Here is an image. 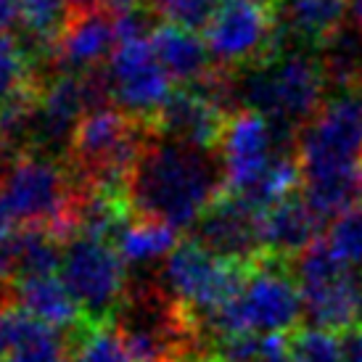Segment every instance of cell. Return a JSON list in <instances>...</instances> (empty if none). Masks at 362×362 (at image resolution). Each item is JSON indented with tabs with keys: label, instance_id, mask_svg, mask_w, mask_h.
Returning <instances> with one entry per match:
<instances>
[{
	"label": "cell",
	"instance_id": "cell-1",
	"mask_svg": "<svg viewBox=\"0 0 362 362\" xmlns=\"http://www.w3.org/2000/svg\"><path fill=\"white\" fill-rule=\"evenodd\" d=\"M225 193L220 153L153 130L127 172L124 196L132 217L193 230Z\"/></svg>",
	"mask_w": 362,
	"mask_h": 362
},
{
	"label": "cell",
	"instance_id": "cell-2",
	"mask_svg": "<svg viewBox=\"0 0 362 362\" xmlns=\"http://www.w3.org/2000/svg\"><path fill=\"white\" fill-rule=\"evenodd\" d=\"M302 196L322 220L339 217L362 193V85L322 101L296 132Z\"/></svg>",
	"mask_w": 362,
	"mask_h": 362
},
{
	"label": "cell",
	"instance_id": "cell-3",
	"mask_svg": "<svg viewBox=\"0 0 362 362\" xmlns=\"http://www.w3.org/2000/svg\"><path fill=\"white\" fill-rule=\"evenodd\" d=\"M304 315L293 259L262 252L249 264L241 291L206 317H196L202 336H288Z\"/></svg>",
	"mask_w": 362,
	"mask_h": 362
},
{
	"label": "cell",
	"instance_id": "cell-4",
	"mask_svg": "<svg viewBox=\"0 0 362 362\" xmlns=\"http://www.w3.org/2000/svg\"><path fill=\"white\" fill-rule=\"evenodd\" d=\"M325 85L322 61L304 48H283L259 66H249L241 74L235 71V95L241 109L259 111L288 130H302L317 114Z\"/></svg>",
	"mask_w": 362,
	"mask_h": 362
},
{
	"label": "cell",
	"instance_id": "cell-5",
	"mask_svg": "<svg viewBox=\"0 0 362 362\" xmlns=\"http://www.w3.org/2000/svg\"><path fill=\"white\" fill-rule=\"evenodd\" d=\"M77 182L56 156L27 151L3 164L0 196L8 204L13 220L21 228H48L66 243L77 235L74 220Z\"/></svg>",
	"mask_w": 362,
	"mask_h": 362
},
{
	"label": "cell",
	"instance_id": "cell-6",
	"mask_svg": "<svg viewBox=\"0 0 362 362\" xmlns=\"http://www.w3.org/2000/svg\"><path fill=\"white\" fill-rule=\"evenodd\" d=\"M293 272L302 288L304 317L315 328L341 333L362 322V270L346 267L325 238H315L296 257Z\"/></svg>",
	"mask_w": 362,
	"mask_h": 362
},
{
	"label": "cell",
	"instance_id": "cell-7",
	"mask_svg": "<svg viewBox=\"0 0 362 362\" xmlns=\"http://www.w3.org/2000/svg\"><path fill=\"white\" fill-rule=\"evenodd\" d=\"M204 40L214 66L243 71L275 59L286 48V32L278 21V8L257 0H222Z\"/></svg>",
	"mask_w": 362,
	"mask_h": 362
},
{
	"label": "cell",
	"instance_id": "cell-8",
	"mask_svg": "<svg viewBox=\"0 0 362 362\" xmlns=\"http://www.w3.org/2000/svg\"><path fill=\"white\" fill-rule=\"evenodd\" d=\"M252 262L220 257L196 238H188L177 243V249L167 257L161 267V278L167 291L193 317H206L241 291Z\"/></svg>",
	"mask_w": 362,
	"mask_h": 362
},
{
	"label": "cell",
	"instance_id": "cell-9",
	"mask_svg": "<svg viewBox=\"0 0 362 362\" xmlns=\"http://www.w3.org/2000/svg\"><path fill=\"white\" fill-rule=\"evenodd\" d=\"M59 272L88 320H114L127 296V262L114 243L74 235L64 243Z\"/></svg>",
	"mask_w": 362,
	"mask_h": 362
},
{
	"label": "cell",
	"instance_id": "cell-10",
	"mask_svg": "<svg viewBox=\"0 0 362 362\" xmlns=\"http://www.w3.org/2000/svg\"><path fill=\"white\" fill-rule=\"evenodd\" d=\"M296 148V135L281 127L264 114L252 109H235L225 122L217 153L225 172V191L243 193L267 172L281 151Z\"/></svg>",
	"mask_w": 362,
	"mask_h": 362
},
{
	"label": "cell",
	"instance_id": "cell-11",
	"mask_svg": "<svg viewBox=\"0 0 362 362\" xmlns=\"http://www.w3.org/2000/svg\"><path fill=\"white\" fill-rule=\"evenodd\" d=\"M106 77L111 85L114 106L148 124H153L164 103L175 93L172 77L156 59L148 37L117 42L106 64Z\"/></svg>",
	"mask_w": 362,
	"mask_h": 362
},
{
	"label": "cell",
	"instance_id": "cell-12",
	"mask_svg": "<svg viewBox=\"0 0 362 362\" xmlns=\"http://www.w3.org/2000/svg\"><path fill=\"white\" fill-rule=\"evenodd\" d=\"M90 111V93L85 74L59 71L40 82L37 93V132L35 151L56 156L69 153L74 130L82 117Z\"/></svg>",
	"mask_w": 362,
	"mask_h": 362
},
{
	"label": "cell",
	"instance_id": "cell-13",
	"mask_svg": "<svg viewBox=\"0 0 362 362\" xmlns=\"http://www.w3.org/2000/svg\"><path fill=\"white\" fill-rule=\"evenodd\" d=\"M193 238L220 257L235 262H252L262 254L259 211L235 193H222L206 214L196 222Z\"/></svg>",
	"mask_w": 362,
	"mask_h": 362
},
{
	"label": "cell",
	"instance_id": "cell-14",
	"mask_svg": "<svg viewBox=\"0 0 362 362\" xmlns=\"http://www.w3.org/2000/svg\"><path fill=\"white\" fill-rule=\"evenodd\" d=\"M117 48V30L109 11H88V13H69L61 35L53 40L48 61L59 71L85 74L101 69L103 61L111 59Z\"/></svg>",
	"mask_w": 362,
	"mask_h": 362
},
{
	"label": "cell",
	"instance_id": "cell-15",
	"mask_svg": "<svg viewBox=\"0 0 362 362\" xmlns=\"http://www.w3.org/2000/svg\"><path fill=\"white\" fill-rule=\"evenodd\" d=\"M228 117H230L228 111L220 109L196 88H180L172 93L159 117L153 119V130L167 138H177L199 148L217 151Z\"/></svg>",
	"mask_w": 362,
	"mask_h": 362
},
{
	"label": "cell",
	"instance_id": "cell-16",
	"mask_svg": "<svg viewBox=\"0 0 362 362\" xmlns=\"http://www.w3.org/2000/svg\"><path fill=\"white\" fill-rule=\"evenodd\" d=\"M322 222L325 220L307 204V199L293 193L286 202L259 211L262 252L293 259L317 238Z\"/></svg>",
	"mask_w": 362,
	"mask_h": 362
},
{
	"label": "cell",
	"instance_id": "cell-17",
	"mask_svg": "<svg viewBox=\"0 0 362 362\" xmlns=\"http://www.w3.org/2000/svg\"><path fill=\"white\" fill-rule=\"evenodd\" d=\"M11 299L56 331H74L82 325L85 312L61 281V275H32L11 283Z\"/></svg>",
	"mask_w": 362,
	"mask_h": 362
},
{
	"label": "cell",
	"instance_id": "cell-18",
	"mask_svg": "<svg viewBox=\"0 0 362 362\" xmlns=\"http://www.w3.org/2000/svg\"><path fill=\"white\" fill-rule=\"evenodd\" d=\"M148 40L172 82H180L182 88L202 82L214 69L206 40H202L196 32L175 27V24H161V27H153Z\"/></svg>",
	"mask_w": 362,
	"mask_h": 362
},
{
	"label": "cell",
	"instance_id": "cell-19",
	"mask_svg": "<svg viewBox=\"0 0 362 362\" xmlns=\"http://www.w3.org/2000/svg\"><path fill=\"white\" fill-rule=\"evenodd\" d=\"M346 11V0H283L278 21L286 37H296L307 45H325L341 32Z\"/></svg>",
	"mask_w": 362,
	"mask_h": 362
},
{
	"label": "cell",
	"instance_id": "cell-20",
	"mask_svg": "<svg viewBox=\"0 0 362 362\" xmlns=\"http://www.w3.org/2000/svg\"><path fill=\"white\" fill-rule=\"evenodd\" d=\"M177 233L175 228L156 220L132 217L114 238V246L127 264H148L156 259H167L177 249Z\"/></svg>",
	"mask_w": 362,
	"mask_h": 362
},
{
	"label": "cell",
	"instance_id": "cell-21",
	"mask_svg": "<svg viewBox=\"0 0 362 362\" xmlns=\"http://www.w3.org/2000/svg\"><path fill=\"white\" fill-rule=\"evenodd\" d=\"M71 362H138L111 320H82L69 339Z\"/></svg>",
	"mask_w": 362,
	"mask_h": 362
},
{
	"label": "cell",
	"instance_id": "cell-22",
	"mask_svg": "<svg viewBox=\"0 0 362 362\" xmlns=\"http://www.w3.org/2000/svg\"><path fill=\"white\" fill-rule=\"evenodd\" d=\"M40 56L13 35L0 32V103L40 85Z\"/></svg>",
	"mask_w": 362,
	"mask_h": 362
},
{
	"label": "cell",
	"instance_id": "cell-23",
	"mask_svg": "<svg viewBox=\"0 0 362 362\" xmlns=\"http://www.w3.org/2000/svg\"><path fill=\"white\" fill-rule=\"evenodd\" d=\"M16 6H19V21L32 37V51L48 59L53 40L69 21L66 0H16Z\"/></svg>",
	"mask_w": 362,
	"mask_h": 362
},
{
	"label": "cell",
	"instance_id": "cell-24",
	"mask_svg": "<svg viewBox=\"0 0 362 362\" xmlns=\"http://www.w3.org/2000/svg\"><path fill=\"white\" fill-rule=\"evenodd\" d=\"M286 352H288V362H344L339 333L315 328V325L288 333Z\"/></svg>",
	"mask_w": 362,
	"mask_h": 362
},
{
	"label": "cell",
	"instance_id": "cell-25",
	"mask_svg": "<svg viewBox=\"0 0 362 362\" xmlns=\"http://www.w3.org/2000/svg\"><path fill=\"white\" fill-rule=\"evenodd\" d=\"M325 241L346 267L362 270V202L333 217Z\"/></svg>",
	"mask_w": 362,
	"mask_h": 362
},
{
	"label": "cell",
	"instance_id": "cell-26",
	"mask_svg": "<svg viewBox=\"0 0 362 362\" xmlns=\"http://www.w3.org/2000/svg\"><path fill=\"white\" fill-rule=\"evenodd\" d=\"M153 16L182 30H206L214 13L220 11L222 0H146Z\"/></svg>",
	"mask_w": 362,
	"mask_h": 362
},
{
	"label": "cell",
	"instance_id": "cell-27",
	"mask_svg": "<svg viewBox=\"0 0 362 362\" xmlns=\"http://www.w3.org/2000/svg\"><path fill=\"white\" fill-rule=\"evenodd\" d=\"M3 362H71L69 341H64L61 331L42 322L16 349H11Z\"/></svg>",
	"mask_w": 362,
	"mask_h": 362
},
{
	"label": "cell",
	"instance_id": "cell-28",
	"mask_svg": "<svg viewBox=\"0 0 362 362\" xmlns=\"http://www.w3.org/2000/svg\"><path fill=\"white\" fill-rule=\"evenodd\" d=\"M344 362H362V322L339 333Z\"/></svg>",
	"mask_w": 362,
	"mask_h": 362
},
{
	"label": "cell",
	"instance_id": "cell-29",
	"mask_svg": "<svg viewBox=\"0 0 362 362\" xmlns=\"http://www.w3.org/2000/svg\"><path fill=\"white\" fill-rule=\"evenodd\" d=\"M19 19V6L16 0H0V32H8Z\"/></svg>",
	"mask_w": 362,
	"mask_h": 362
},
{
	"label": "cell",
	"instance_id": "cell-30",
	"mask_svg": "<svg viewBox=\"0 0 362 362\" xmlns=\"http://www.w3.org/2000/svg\"><path fill=\"white\" fill-rule=\"evenodd\" d=\"M13 225H16V220H13V214H11L8 204H6V199L0 196V243L8 241L11 235H13Z\"/></svg>",
	"mask_w": 362,
	"mask_h": 362
},
{
	"label": "cell",
	"instance_id": "cell-31",
	"mask_svg": "<svg viewBox=\"0 0 362 362\" xmlns=\"http://www.w3.org/2000/svg\"><path fill=\"white\" fill-rule=\"evenodd\" d=\"M109 0H66L69 13H88V11H101Z\"/></svg>",
	"mask_w": 362,
	"mask_h": 362
},
{
	"label": "cell",
	"instance_id": "cell-32",
	"mask_svg": "<svg viewBox=\"0 0 362 362\" xmlns=\"http://www.w3.org/2000/svg\"><path fill=\"white\" fill-rule=\"evenodd\" d=\"M8 296H11V286L0 278V299H8Z\"/></svg>",
	"mask_w": 362,
	"mask_h": 362
},
{
	"label": "cell",
	"instance_id": "cell-33",
	"mask_svg": "<svg viewBox=\"0 0 362 362\" xmlns=\"http://www.w3.org/2000/svg\"><path fill=\"white\" fill-rule=\"evenodd\" d=\"M360 177H362V164H360Z\"/></svg>",
	"mask_w": 362,
	"mask_h": 362
},
{
	"label": "cell",
	"instance_id": "cell-34",
	"mask_svg": "<svg viewBox=\"0 0 362 362\" xmlns=\"http://www.w3.org/2000/svg\"><path fill=\"white\" fill-rule=\"evenodd\" d=\"M0 362H3V360H0Z\"/></svg>",
	"mask_w": 362,
	"mask_h": 362
}]
</instances>
